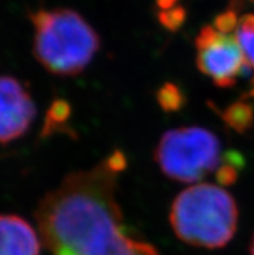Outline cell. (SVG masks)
<instances>
[{"label": "cell", "instance_id": "1", "mask_svg": "<svg viewBox=\"0 0 254 255\" xmlns=\"http://www.w3.org/2000/svg\"><path fill=\"white\" fill-rule=\"evenodd\" d=\"M116 172L106 159L69 174L42 198L35 219L53 255H160L125 233Z\"/></svg>", "mask_w": 254, "mask_h": 255}, {"label": "cell", "instance_id": "2", "mask_svg": "<svg viewBox=\"0 0 254 255\" xmlns=\"http://www.w3.org/2000/svg\"><path fill=\"white\" fill-rule=\"evenodd\" d=\"M30 18L35 29L34 56L52 74H81L99 51L100 36L75 10L40 9Z\"/></svg>", "mask_w": 254, "mask_h": 255}, {"label": "cell", "instance_id": "3", "mask_svg": "<svg viewBox=\"0 0 254 255\" xmlns=\"http://www.w3.org/2000/svg\"><path fill=\"white\" fill-rule=\"evenodd\" d=\"M239 209L231 194L213 184L186 188L170 209L173 231L184 243L217 249L231 241L238 228Z\"/></svg>", "mask_w": 254, "mask_h": 255}, {"label": "cell", "instance_id": "4", "mask_svg": "<svg viewBox=\"0 0 254 255\" xmlns=\"http://www.w3.org/2000/svg\"><path fill=\"white\" fill-rule=\"evenodd\" d=\"M155 161L168 178L180 183H196L223 162L221 141L203 127L170 129L158 141Z\"/></svg>", "mask_w": 254, "mask_h": 255}, {"label": "cell", "instance_id": "5", "mask_svg": "<svg viewBox=\"0 0 254 255\" xmlns=\"http://www.w3.org/2000/svg\"><path fill=\"white\" fill-rule=\"evenodd\" d=\"M195 45L197 69L218 87H232L249 69L234 34H222L214 26H204Z\"/></svg>", "mask_w": 254, "mask_h": 255}, {"label": "cell", "instance_id": "6", "mask_svg": "<svg viewBox=\"0 0 254 255\" xmlns=\"http://www.w3.org/2000/svg\"><path fill=\"white\" fill-rule=\"evenodd\" d=\"M36 116L29 91L9 75L0 77V142L6 144L23 136Z\"/></svg>", "mask_w": 254, "mask_h": 255}, {"label": "cell", "instance_id": "7", "mask_svg": "<svg viewBox=\"0 0 254 255\" xmlns=\"http://www.w3.org/2000/svg\"><path fill=\"white\" fill-rule=\"evenodd\" d=\"M38 235L23 218L0 215V255H39Z\"/></svg>", "mask_w": 254, "mask_h": 255}, {"label": "cell", "instance_id": "8", "mask_svg": "<svg viewBox=\"0 0 254 255\" xmlns=\"http://www.w3.org/2000/svg\"><path fill=\"white\" fill-rule=\"evenodd\" d=\"M219 116L230 128L238 133L247 132L254 122L253 105L248 101H236L219 112Z\"/></svg>", "mask_w": 254, "mask_h": 255}, {"label": "cell", "instance_id": "9", "mask_svg": "<svg viewBox=\"0 0 254 255\" xmlns=\"http://www.w3.org/2000/svg\"><path fill=\"white\" fill-rule=\"evenodd\" d=\"M71 117V105L64 99H57L51 104L48 112L45 114L44 127L42 136H49L55 132H64L68 128V122Z\"/></svg>", "mask_w": 254, "mask_h": 255}, {"label": "cell", "instance_id": "10", "mask_svg": "<svg viewBox=\"0 0 254 255\" xmlns=\"http://www.w3.org/2000/svg\"><path fill=\"white\" fill-rule=\"evenodd\" d=\"M234 35L242 48L247 64L249 68L254 69V13H248L239 19Z\"/></svg>", "mask_w": 254, "mask_h": 255}, {"label": "cell", "instance_id": "11", "mask_svg": "<svg viewBox=\"0 0 254 255\" xmlns=\"http://www.w3.org/2000/svg\"><path fill=\"white\" fill-rule=\"evenodd\" d=\"M156 99H157L158 105L168 113L178 112L186 104V95L183 94V91L180 90L179 86L170 82H166L158 88Z\"/></svg>", "mask_w": 254, "mask_h": 255}, {"label": "cell", "instance_id": "12", "mask_svg": "<svg viewBox=\"0 0 254 255\" xmlns=\"http://www.w3.org/2000/svg\"><path fill=\"white\" fill-rule=\"evenodd\" d=\"M187 12L183 6L175 5L170 9L161 10L158 13V21L169 31H177L186 22Z\"/></svg>", "mask_w": 254, "mask_h": 255}, {"label": "cell", "instance_id": "13", "mask_svg": "<svg viewBox=\"0 0 254 255\" xmlns=\"http://www.w3.org/2000/svg\"><path fill=\"white\" fill-rule=\"evenodd\" d=\"M239 17L235 9H229L221 13L214 19V29L222 34H231L239 25Z\"/></svg>", "mask_w": 254, "mask_h": 255}, {"label": "cell", "instance_id": "14", "mask_svg": "<svg viewBox=\"0 0 254 255\" xmlns=\"http://www.w3.org/2000/svg\"><path fill=\"white\" fill-rule=\"evenodd\" d=\"M105 159L106 162H108V165H109L114 171L118 172V174H121V172L126 168V166H127L126 155L123 154L122 152H119V150H116L114 153H112V154Z\"/></svg>", "mask_w": 254, "mask_h": 255}, {"label": "cell", "instance_id": "15", "mask_svg": "<svg viewBox=\"0 0 254 255\" xmlns=\"http://www.w3.org/2000/svg\"><path fill=\"white\" fill-rule=\"evenodd\" d=\"M177 1L178 0H156L158 8H160L161 10L170 9V8L177 5Z\"/></svg>", "mask_w": 254, "mask_h": 255}, {"label": "cell", "instance_id": "16", "mask_svg": "<svg viewBox=\"0 0 254 255\" xmlns=\"http://www.w3.org/2000/svg\"><path fill=\"white\" fill-rule=\"evenodd\" d=\"M244 97H254V78L253 81H252V88L248 91V94L245 95Z\"/></svg>", "mask_w": 254, "mask_h": 255}, {"label": "cell", "instance_id": "17", "mask_svg": "<svg viewBox=\"0 0 254 255\" xmlns=\"http://www.w3.org/2000/svg\"><path fill=\"white\" fill-rule=\"evenodd\" d=\"M249 254L254 255V236L252 239V243H251V248H249Z\"/></svg>", "mask_w": 254, "mask_h": 255}, {"label": "cell", "instance_id": "18", "mask_svg": "<svg viewBox=\"0 0 254 255\" xmlns=\"http://www.w3.org/2000/svg\"><path fill=\"white\" fill-rule=\"evenodd\" d=\"M245 1H248V3H251V4H254V0H245Z\"/></svg>", "mask_w": 254, "mask_h": 255}]
</instances>
